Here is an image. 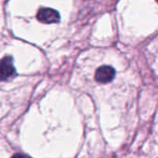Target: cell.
Here are the masks:
<instances>
[{
	"mask_svg": "<svg viewBox=\"0 0 158 158\" xmlns=\"http://www.w3.org/2000/svg\"><path fill=\"white\" fill-rule=\"evenodd\" d=\"M16 76V69L13 65V58L6 56L0 58V81H9Z\"/></svg>",
	"mask_w": 158,
	"mask_h": 158,
	"instance_id": "cell-1",
	"label": "cell"
},
{
	"mask_svg": "<svg viewBox=\"0 0 158 158\" xmlns=\"http://www.w3.org/2000/svg\"><path fill=\"white\" fill-rule=\"evenodd\" d=\"M37 19L39 21L46 24L50 23H57L60 20L59 13L52 8L48 7H42L39 9L37 13Z\"/></svg>",
	"mask_w": 158,
	"mask_h": 158,
	"instance_id": "cell-2",
	"label": "cell"
},
{
	"mask_svg": "<svg viewBox=\"0 0 158 158\" xmlns=\"http://www.w3.org/2000/svg\"><path fill=\"white\" fill-rule=\"evenodd\" d=\"M116 71L110 66H102L95 72V81L100 83L110 82L115 77Z\"/></svg>",
	"mask_w": 158,
	"mask_h": 158,
	"instance_id": "cell-3",
	"label": "cell"
},
{
	"mask_svg": "<svg viewBox=\"0 0 158 158\" xmlns=\"http://www.w3.org/2000/svg\"><path fill=\"white\" fill-rule=\"evenodd\" d=\"M11 158H25L23 156H21V155H15V156H13Z\"/></svg>",
	"mask_w": 158,
	"mask_h": 158,
	"instance_id": "cell-4",
	"label": "cell"
}]
</instances>
